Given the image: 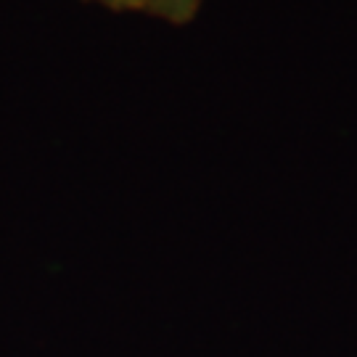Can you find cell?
Listing matches in <instances>:
<instances>
[{
  "label": "cell",
  "instance_id": "cell-1",
  "mask_svg": "<svg viewBox=\"0 0 357 357\" xmlns=\"http://www.w3.org/2000/svg\"><path fill=\"white\" fill-rule=\"evenodd\" d=\"M114 13H146L167 24L183 26L196 19L204 0H88Z\"/></svg>",
  "mask_w": 357,
  "mask_h": 357
}]
</instances>
